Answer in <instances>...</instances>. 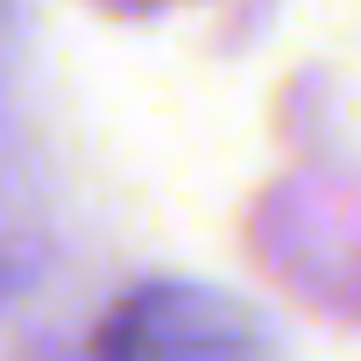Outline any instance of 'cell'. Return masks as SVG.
Returning a JSON list of instances; mask_svg holds the SVG:
<instances>
[{"label":"cell","instance_id":"obj_1","mask_svg":"<svg viewBox=\"0 0 361 361\" xmlns=\"http://www.w3.org/2000/svg\"><path fill=\"white\" fill-rule=\"evenodd\" d=\"M99 361H255V326L213 290H142L114 312Z\"/></svg>","mask_w":361,"mask_h":361}]
</instances>
